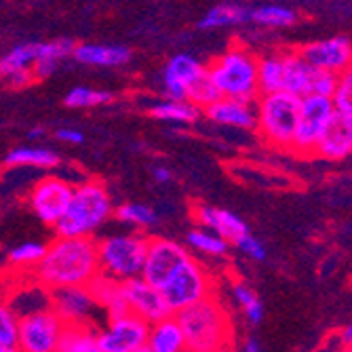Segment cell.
Segmentation results:
<instances>
[{"label":"cell","mask_w":352,"mask_h":352,"mask_svg":"<svg viewBox=\"0 0 352 352\" xmlns=\"http://www.w3.org/2000/svg\"><path fill=\"white\" fill-rule=\"evenodd\" d=\"M32 270L34 280L49 292L87 287L100 272L98 241L93 236H57L47 245L43 260Z\"/></svg>","instance_id":"6da1fadb"},{"label":"cell","mask_w":352,"mask_h":352,"mask_svg":"<svg viewBox=\"0 0 352 352\" xmlns=\"http://www.w3.org/2000/svg\"><path fill=\"white\" fill-rule=\"evenodd\" d=\"M175 318L184 331L188 352H232L234 350L232 316L215 296L175 312Z\"/></svg>","instance_id":"7a4b0ae2"},{"label":"cell","mask_w":352,"mask_h":352,"mask_svg":"<svg viewBox=\"0 0 352 352\" xmlns=\"http://www.w3.org/2000/svg\"><path fill=\"white\" fill-rule=\"evenodd\" d=\"M258 63L260 57L249 47L232 43L207 63V72L219 98L255 102L260 95Z\"/></svg>","instance_id":"3957f363"},{"label":"cell","mask_w":352,"mask_h":352,"mask_svg":"<svg viewBox=\"0 0 352 352\" xmlns=\"http://www.w3.org/2000/svg\"><path fill=\"white\" fill-rule=\"evenodd\" d=\"M114 215V203L104 182L85 179L72 190L68 209L55 223L57 236H93Z\"/></svg>","instance_id":"277c9868"},{"label":"cell","mask_w":352,"mask_h":352,"mask_svg":"<svg viewBox=\"0 0 352 352\" xmlns=\"http://www.w3.org/2000/svg\"><path fill=\"white\" fill-rule=\"evenodd\" d=\"M255 131L283 152H292L300 118V98L292 93H260L255 100Z\"/></svg>","instance_id":"5b68a950"},{"label":"cell","mask_w":352,"mask_h":352,"mask_svg":"<svg viewBox=\"0 0 352 352\" xmlns=\"http://www.w3.org/2000/svg\"><path fill=\"white\" fill-rule=\"evenodd\" d=\"M312 74L314 68L298 51H272L260 57L258 63L260 93H292L304 98L310 93Z\"/></svg>","instance_id":"8992f818"},{"label":"cell","mask_w":352,"mask_h":352,"mask_svg":"<svg viewBox=\"0 0 352 352\" xmlns=\"http://www.w3.org/2000/svg\"><path fill=\"white\" fill-rule=\"evenodd\" d=\"M148 249V236L140 232L110 234L98 241L100 272L124 283L142 276L144 260Z\"/></svg>","instance_id":"52a82bcc"},{"label":"cell","mask_w":352,"mask_h":352,"mask_svg":"<svg viewBox=\"0 0 352 352\" xmlns=\"http://www.w3.org/2000/svg\"><path fill=\"white\" fill-rule=\"evenodd\" d=\"M161 292L171 312L175 314L192 304L215 296V280L209 274V270L192 255L186 264H182L171 274V278L161 287Z\"/></svg>","instance_id":"ba28073f"},{"label":"cell","mask_w":352,"mask_h":352,"mask_svg":"<svg viewBox=\"0 0 352 352\" xmlns=\"http://www.w3.org/2000/svg\"><path fill=\"white\" fill-rule=\"evenodd\" d=\"M63 321L51 310H34L19 316V333H17V350L19 352H57Z\"/></svg>","instance_id":"9c48e42d"},{"label":"cell","mask_w":352,"mask_h":352,"mask_svg":"<svg viewBox=\"0 0 352 352\" xmlns=\"http://www.w3.org/2000/svg\"><path fill=\"white\" fill-rule=\"evenodd\" d=\"M192 258L186 245L165 239V236H152L148 239V249H146V260L142 268V278H146L150 285L161 287L171 278V274L186 264Z\"/></svg>","instance_id":"30bf717a"},{"label":"cell","mask_w":352,"mask_h":352,"mask_svg":"<svg viewBox=\"0 0 352 352\" xmlns=\"http://www.w3.org/2000/svg\"><path fill=\"white\" fill-rule=\"evenodd\" d=\"M74 184L68 179L57 177V175H47L38 179L28 192V205L43 223L47 226H55L59 217L66 213L68 203L72 199Z\"/></svg>","instance_id":"8fae6325"},{"label":"cell","mask_w":352,"mask_h":352,"mask_svg":"<svg viewBox=\"0 0 352 352\" xmlns=\"http://www.w3.org/2000/svg\"><path fill=\"white\" fill-rule=\"evenodd\" d=\"M333 112V100L325 98V95H304V98H300V118L292 152L310 156L318 135L325 129Z\"/></svg>","instance_id":"7c38bea8"},{"label":"cell","mask_w":352,"mask_h":352,"mask_svg":"<svg viewBox=\"0 0 352 352\" xmlns=\"http://www.w3.org/2000/svg\"><path fill=\"white\" fill-rule=\"evenodd\" d=\"M150 325L133 312L108 318V325L95 329L98 344L104 352H138L146 346Z\"/></svg>","instance_id":"4fadbf2b"},{"label":"cell","mask_w":352,"mask_h":352,"mask_svg":"<svg viewBox=\"0 0 352 352\" xmlns=\"http://www.w3.org/2000/svg\"><path fill=\"white\" fill-rule=\"evenodd\" d=\"M298 53L310 68L323 70L336 76L352 66V41L344 34L312 41L304 45Z\"/></svg>","instance_id":"5bb4252c"},{"label":"cell","mask_w":352,"mask_h":352,"mask_svg":"<svg viewBox=\"0 0 352 352\" xmlns=\"http://www.w3.org/2000/svg\"><path fill=\"white\" fill-rule=\"evenodd\" d=\"M122 296L126 300V306H129V312L144 318L148 325H152L156 321H163V318L173 314L163 292L158 289V287L150 285L142 276L124 280L122 283Z\"/></svg>","instance_id":"9a60e30c"},{"label":"cell","mask_w":352,"mask_h":352,"mask_svg":"<svg viewBox=\"0 0 352 352\" xmlns=\"http://www.w3.org/2000/svg\"><path fill=\"white\" fill-rule=\"evenodd\" d=\"M51 310L61 318L63 325H93V318L102 310L87 287H63L51 292Z\"/></svg>","instance_id":"2e32d148"},{"label":"cell","mask_w":352,"mask_h":352,"mask_svg":"<svg viewBox=\"0 0 352 352\" xmlns=\"http://www.w3.org/2000/svg\"><path fill=\"white\" fill-rule=\"evenodd\" d=\"M203 74H207V63L190 53L171 55L163 68V93L165 100H186L188 89Z\"/></svg>","instance_id":"e0dca14e"},{"label":"cell","mask_w":352,"mask_h":352,"mask_svg":"<svg viewBox=\"0 0 352 352\" xmlns=\"http://www.w3.org/2000/svg\"><path fill=\"white\" fill-rule=\"evenodd\" d=\"M312 154L333 163L352 156V114L336 110L318 135Z\"/></svg>","instance_id":"ac0fdd59"},{"label":"cell","mask_w":352,"mask_h":352,"mask_svg":"<svg viewBox=\"0 0 352 352\" xmlns=\"http://www.w3.org/2000/svg\"><path fill=\"white\" fill-rule=\"evenodd\" d=\"M205 118L219 126H230V129L241 131H255L258 116H255V102L230 100V98H217L203 110Z\"/></svg>","instance_id":"d6986e66"},{"label":"cell","mask_w":352,"mask_h":352,"mask_svg":"<svg viewBox=\"0 0 352 352\" xmlns=\"http://www.w3.org/2000/svg\"><path fill=\"white\" fill-rule=\"evenodd\" d=\"M192 215H195V221L201 228L215 232L217 236L226 239L230 245H234L241 236L249 232L245 219L228 209L211 207V205H195Z\"/></svg>","instance_id":"ffe728a7"},{"label":"cell","mask_w":352,"mask_h":352,"mask_svg":"<svg viewBox=\"0 0 352 352\" xmlns=\"http://www.w3.org/2000/svg\"><path fill=\"white\" fill-rule=\"evenodd\" d=\"M74 61L93 68H122L131 61L133 53L124 45L110 43H80L72 51Z\"/></svg>","instance_id":"44dd1931"},{"label":"cell","mask_w":352,"mask_h":352,"mask_svg":"<svg viewBox=\"0 0 352 352\" xmlns=\"http://www.w3.org/2000/svg\"><path fill=\"white\" fill-rule=\"evenodd\" d=\"M89 294L93 296V300L98 302V306L106 312V318H116L129 312V306H126V300L122 296V283L98 272L87 285Z\"/></svg>","instance_id":"7402d4cb"},{"label":"cell","mask_w":352,"mask_h":352,"mask_svg":"<svg viewBox=\"0 0 352 352\" xmlns=\"http://www.w3.org/2000/svg\"><path fill=\"white\" fill-rule=\"evenodd\" d=\"M146 348L150 352H188L184 331L175 314H169L163 321H156L148 329Z\"/></svg>","instance_id":"603a6c76"},{"label":"cell","mask_w":352,"mask_h":352,"mask_svg":"<svg viewBox=\"0 0 352 352\" xmlns=\"http://www.w3.org/2000/svg\"><path fill=\"white\" fill-rule=\"evenodd\" d=\"M3 163L9 169H21V167L55 169L61 163V158L55 150L45 146H17L7 152Z\"/></svg>","instance_id":"cb8c5ba5"},{"label":"cell","mask_w":352,"mask_h":352,"mask_svg":"<svg viewBox=\"0 0 352 352\" xmlns=\"http://www.w3.org/2000/svg\"><path fill=\"white\" fill-rule=\"evenodd\" d=\"M251 9L247 5L234 3V0H228V3H219L215 7H211L197 23L199 30H223V28H236L249 21Z\"/></svg>","instance_id":"d4e9b609"},{"label":"cell","mask_w":352,"mask_h":352,"mask_svg":"<svg viewBox=\"0 0 352 352\" xmlns=\"http://www.w3.org/2000/svg\"><path fill=\"white\" fill-rule=\"evenodd\" d=\"M41 55V41H28L15 45L9 53L0 57V80H7L19 72L32 70ZM34 72V70H32Z\"/></svg>","instance_id":"484cf974"},{"label":"cell","mask_w":352,"mask_h":352,"mask_svg":"<svg viewBox=\"0 0 352 352\" xmlns=\"http://www.w3.org/2000/svg\"><path fill=\"white\" fill-rule=\"evenodd\" d=\"M148 114L154 120L188 126V124H195L203 116V110L186 100H163V102H156L154 106H150Z\"/></svg>","instance_id":"4316f807"},{"label":"cell","mask_w":352,"mask_h":352,"mask_svg":"<svg viewBox=\"0 0 352 352\" xmlns=\"http://www.w3.org/2000/svg\"><path fill=\"white\" fill-rule=\"evenodd\" d=\"M57 352H104L98 344L95 327L89 325H66L61 333Z\"/></svg>","instance_id":"83f0119b"},{"label":"cell","mask_w":352,"mask_h":352,"mask_svg":"<svg viewBox=\"0 0 352 352\" xmlns=\"http://www.w3.org/2000/svg\"><path fill=\"white\" fill-rule=\"evenodd\" d=\"M116 100V95L106 89H95V87H72L66 95H63V106L72 110H89L112 104Z\"/></svg>","instance_id":"f1b7e54d"},{"label":"cell","mask_w":352,"mask_h":352,"mask_svg":"<svg viewBox=\"0 0 352 352\" xmlns=\"http://www.w3.org/2000/svg\"><path fill=\"white\" fill-rule=\"evenodd\" d=\"M186 245L188 249L201 255H207V258H223V255L230 251V243L226 239H221L215 232L205 230L201 226L186 234Z\"/></svg>","instance_id":"f546056e"},{"label":"cell","mask_w":352,"mask_h":352,"mask_svg":"<svg viewBox=\"0 0 352 352\" xmlns=\"http://www.w3.org/2000/svg\"><path fill=\"white\" fill-rule=\"evenodd\" d=\"M249 21L255 25H262V28H292L298 21V13L292 7H285V5H260L251 9Z\"/></svg>","instance_id":"4dcf8cb0"},{"label":"cell","mask_w":352,"mask_h":352,"mask_svg":"<svg viewBox=\"0 0 352 352\" xmlns=\"http://www.w3.org/2000/svg\"><path fill=\"white\" fill-rule=\"evenodd\" d=\"M114 217L120 223H126V226L138 228V230H148L158 223V213L142 203H124L120 207L114 209Z\"/></svg>","instance_id":"1f68e13d"},{"label":"cell","mask_w":352,"mask_h":352,"mask_svg":"<svg viewBox=\"0 0 352 352\" xmlns=\"http://www.w3.org/2000/svg\"><path fill=\"white\" fill-rule=\"evenodd\" d=\"M232 298L241 306L243 314L251 325H260L264 321V304L260 296L255 294L247 283H234L232 285Z\"/></svg>","instance_id":"d6a6232c"},{"label":"cell","mask_w":352,"mask_h":352,"mask_svg":"<svg viewBox=\"0 0 352 352\" xmlns=\"http://www.w3.org/2000/svg\"><path fill=\"white\" fill-rule=\"evenodd\" d=\"M45 249H47V245H43V243L28 241V243L13 247L7 258L13 268H34L43 260Z\"/></svg>","instance_id":"836d02e7"},{"label":"cell","mask_w":352,"mask_h":352,"mask_svg":"<svg viewBox=\"0 0 352 352\" xmlns=\"http://www.w3.org/2000/svg\"><path fill=\"white\" fill-rule=\"evenodd\" d=\"M19 333V314L11 308L9 302H0V344L17 348Z\"/></svg>","instance_id":"e575fe53"},{"label":"cell","mask_w":352,"mask_h":352,"mask_svg":"<svg viewBox=\"0 0 352 352\" xmlns=\"http://www.w3.org/2000/svg\"><path fill=\"white\" fill-rule=\"evenodd\" d=\"M217 98H219V93L215 91V87H213V82H211V78H209V72H207V74H203L195 85H192V87L188 89L186 102H190V104H195L197 108L205 110V108H207L209 104H213Z\"/></svg>","instance_id":"d590c367"},{"label":"cell","mask_w":352,"mask_h":352,"mask_svg":"<svg viewBox=\"0 0 352 352\" xmlns=\"http://www.w3.org/2000/svg\"><path fill=\"white\" fill-rule=\"evenodd\" d=\"M331 100H333L336 110L352 114V66L346 68L342 74H338V85H336Z\"/></svg>","instance_id":"8d00e7d4"},{"label":"cell","mask_w":352,"mask_h":352,"mask_svg":"<svg viewBox=\"0 0 352 352\" xmlns=\"http://www.w3.org/2000/svg\"><path fill=\"white\" fill-rule=\"evenodd\" d=\"M234 247L241 249V253H245L249 260H255V262H264L268 258V251H266L264 243L258 236H253L251 232H247L245 236H241L234 243Z\"/></svg>","instance_id":"74e56055"},{"label":"cell","mask_w":352,"mask_h":352,"mask_svg":"<svg viewBox=\"0 0 352 352\" xmlns=\"http://www.w3.org/2000/svg\"><path fill=\"white\" fill-rule=\"evenodd\" d=\"M338 85V76L323 72V70H314L312 74V82H310V93L308 95H325V98H331Z\"/></svg>","instance_id":"f35d334b"},{"label":"cell","mask_w":352,"mask_h":352,"mask_svg":"<svg viewBox=\"0 0 352 352\" xmlns=\"http://www.w3.org/2000/svg\"><path fill=\"white\" fill-rule=\"evenodd\" d=\"M59 142L63 144H72V146H80L85 142V133L78 129H72V126H63V129H57L53 133Z\"/></svg>","instance_id":"ab89813d"},{"label":"cell","mask_w":352,"mask_h":352,"mask_svg":"<svg viewBox=\"0 0 352 352\" xmlns=\"http://www.w3.org/2000/svg\"><path fill=\"white\" fill-rule=\"evenodd\" d=\"M152 177H154L156 184H167V182H171L173 173H171V169H167V167H154V169H152Z\"/></svg>","instance_id":"60d3db41"},{"label":"cell","mask_w":352,"mask_h":352,"mask_svg":"<svg viewBox=\"0 0 352 352\" xmlns=\"http://www.w3.org/2000/svg\"><path fill=\"white\" fill-rule=\"evenodd\" d=\"M241 352H264V350H262V344L255 338H247L241 346Z\"/></svg>","instance_id":"b9f144b4"},{"label":"cell","mask_w":352,"mask_h":352,"mask_svg":"<svg viewBox=\"0 0 352 352\" xmlns=\"http://www.w3.org/2000/svg\"><path fill=\"white\" fill-rule=\"evenodd\" d=\"M47 135V129H45V126H34V129H30L28 131V138L30 140H43Z\"/></svg>","instance_id":"7bdbcfd3"},{"label":"cell","mask_w":352,"mask_h":352,"mask_svg":"<svg viewBox=\"0 0 352 352\" xmlns=\"http://www.w3.org/2000/svg\"><path fill=\"white\" fill-rule=\"evenodd\" d=\"M342 342L344 344H352V323L342 331Z\"/></svg>","instance_id":"ee69618b"},{"label":"cell","mask_w":352,"mask_h":352,"mask_svg":"<svg viewBox=\"0 0 352 352\" xmlns=\"http://www.w3.org/2000/svg\"><path fill=\"white\" fill-rule=\"evenodd\" d=\"M0 352H19L15 346H5V344H0Z\"/></svg>","instance_id":"f6af8a7d"},{"label":"cell","mask_w":352,"mask_h":352,"mask_svg":"<svg viewBox=\"0 0 352 352\" xmlns=\"http://www.w3.org/2000/svg\"><path fill=\"white\" fill-rule=\"evenodd\" d=\"M338 352H352V344H344Z\"/></svg>","instance_id":"bcb514c9"},{"label":"cell","mask_w":352,"mask_h":352,"mask_svg":"<svg viewBox=\"0 0 352 352\" xmlns=\"http://www.w3.org/2000/svg\"><path fill=\"white\" fill-rule=\"evenodd\" d=\"M138 352H150V350H148V348L144 346V348H142V350H138Z\"/></svg>","instance_id":"7dc6e473"}]
</instances>
